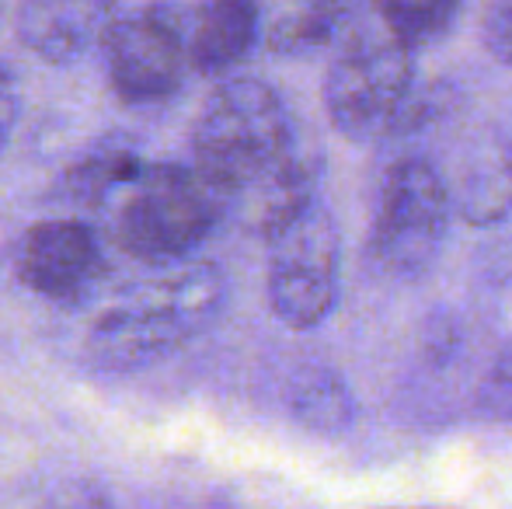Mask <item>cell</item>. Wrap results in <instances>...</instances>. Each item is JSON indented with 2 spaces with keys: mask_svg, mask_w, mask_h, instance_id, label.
I'll return each mask as SVG.
<instances>
[{
  "mask_svg": "<svg viewBox=\"0 0 512 509\" xmlns=\"http://www.w3.org/2000/svg\"><path fill=\"white\" fill-rule=\"evenodd\" d=\"M220 196L182 164H150L119 189L115 245L147 265L189 258L220 224Z\"/></svg>",
  "mask_w": 512,
  "mask_h": 509,
  "instance_id": "obj_4",
  "label": "cell"
},
{
  "mask_svg": "<svg viewBox=\"0 0 512 509\" xmlns=\"http://www.w3.org/2000/svg\"><path fill=\"white\" fill-rule=\"evenodd\" d=\"M18 109H21V98H18V81H14V70L7 63H0V154L4 147L11 143L14 126H18Z\"/></svg>",
  "mask_w": 512,
  "mask_h": 509,
  "instance_id": "obj_16",
  "label": "cell"
},
{
  "mask_svg": "<svg viewBox=\"0 0 512 509\" xmlns=\"http://www.w3.org/2000/svg\"><path fill=\"white\" fill-rule=\"evenodd\" d=\"M304 143L276 88L258 77H227L196 119V175L220 196V203H241Z\"/></svg>",
  "mask_w": 512,
  "mask_h": 509,
  "instance_id": "obj_2",
  "label": "cell"
},
{
  "mask_svg": "<svg viewBox=\"0 0 512 509\" xmlns=\"http://www.w3.org/2000/svg\"><path fill=\"white\" fill-rule=\"evenodd\" d=\"M453 199L439 171L422 157H401L380 182L370 252L394 276H418L446 241Z\"/></svg>",
  "mask_w": 512,
  "mask_h": 509,
  "instance_id": "obj_5",
  "label": "cell"
},
{
  "mask_svg": "<svg viewBox=\"0 0 512 509\" xmlns=\"http://www.w3.org/2000/svg\"><path fill=\"white\" fill-rule=\"evenodd\" d=\"M115 0H21L14 11L18 42L53 67H70L102 46Z\"/></svg>",
  "mask_w": 512,
  "mask_h": 509,
  "instance_id": "obj_9",
  "label": "cell"
},
{
  "mask_svg": "<svg viewBox=\"0 0 512 509\" xmlns=\"http://www.w3.org/2000/svg\"><path fill=\"white\" fill-rule=\"evenodd\" d=\"M380 25L411 53L432 46L453 28L460 14V0H366Z\"/></svg>",
  "mask_w": 512,
  "mask_h": 509,
  "instance_id": "obj_12",
  "label": "cell"
},
{
  "mask_svg": "<svg viewBox=\"0 0 512 509\" xmlns=\"http://www.w3.org/2000/svg\"><path fill=\"white\" fill-rule=\"evenodd\" d=\"M108 84L126 105H161L178 95L189 70L185 32L175 14L161 7H136L115 14L105 28Z\"/></svg>",
  "mask_w": 512,
  "mask_h": 509,
  "instance_id": "obj_7",
  "label": "cell"
},
{
  "mask_svg": "<svg viewBox=\"0 0 512 509\" xmlns=\"http://www.w3.org/2000/svg\"><path fill=\"white\" fill-rule=\"evenodd\" d=\"M366 0H265L262 39L279 56H304L328 46Z\"/></svg>",
  "mask_w": 512,
  "mask_h": 509,
  "instance_id": "obj_11",
  "label": "cell"
},
{
  "mask_svg": "<svg viewBox=\"0 0 512 509\" xmlns=\"http://www.w3.org/2000/svg\"><path fill=\"white\" fill-rule=\"evenodd\" d=\"M18 276L39 297L77 304L105 276V248L81 220H46L21 241Z\"/></svg>",
  "mask_w": 512,
  "mask_h": 509,
  "instance_id": "obj_8",
  "label": "cell"
},
{
  "mask_svg": "<svg viewBox=\"0 0 512 509\" xmlns=\"http://www.w3.org/2000/svg\"><path fill=\"white\" fill-rule=\"evenodd\" d=\"M262 39V0H199L185 35L189 67L203 77H227Z\"/></svg>",
  "mask_w": 512,
  "mask_h": 509,
  "instance_id": "obj_10",
  "label": "cell"
},
{
  "mask_svg": "<svg viewBox=\"0 0 512 509\" xmlns=\"http://www.w3.org/2000/svg\"><path fill=\"white\" fill-rule=\"evenodd\" d=\"M227 279L206 258L157 262L95 318L88 356L102 370H140L178 353L223 311Z\"/></svg>",
  "mask_w": 512,
  "mask_h": 509,
  "instance_id": "obj_1",
  "label": "cell"
},
{
  "mask_svg": "<svg viewBox=\"0 0 512 509\" xmlns=\"http://www.w3.org/2000/svg\"><path fill=\"white\" fill-rule=\"evenodd\" d=\"M478 408L488 419L512 422V346L495 360V367L488 370V377L481 381Z\"/></svg>",
  "mask_w": 512,
  "mask_h": 509,
  "instance_id": "obj_14",
  "label": "cell"
},
{
  "mask_svg": "<svg viewBox=\"0 0 512 509\" xmlns=\"http://www.w3.org/2000/svg\"><path fill=\"white\" fill-rule=\"evenodd\" d=\"M143 168V157L133 147L122 143H108L98 147L95 154H88L74 171H70V189L77 192V199L84 203H105L112 192H119L136 171Z\"/></svg>",
  "mask_w": 512,
  "mask_h": 509,
  "instance_id": "obj_13",
  "label": "cell"
},
{
  "mask_svg": "<svg viewBox=\"0 0 512 509\" xmlns=\"http://www.w3.org/2000/svg\"><path fill=\"white\" fill-rule=\"evenodd\" d=\"M481 35H485L488 53L512 70V0H485Z\"/></svg>",
  "mask_w": 512,
  "mask_h": 509,
  "instance_id": "obj_15",
  "label": "cell"
},
{
  "mask_svg": "<svg viewBox=\"0 0 512 509\" xmlns=\"http://www.w3.org/2000/svg\"><path fill=\"white\" fill-rule=\"evenodd\" d=\"M324 74V109L345 140L370 143L405 119L415 91V60L363 4L342 28Z\"/></svg>",
  "mask_w": 512,
  "mask_h": 509,
  "instance_id": "obj_3",
  "label": "cell"
},
{
  "mask_svg": "<svg viewBox=\"0 0 512 509\" xmlns=\"http://www.w3.org/2000/svg\"><path fill=\"white\" fill-rule=\"evenodd\" d=\"M269 304L283 325L307 332L331 314L338 297V227L321 203L269 238Z\"/></svg>",
  "mask_w": 512,
  "mask_h": 509,
  "instance_id": "obj_6",
  "label": "cell"
},
{
  "mask_svg": "<svg viewBox=\"0 0 512 509\" xmlns=\"http://www.w3.org/2000/svg\"><path fill=\"white\" fill-rule=\"evenodd\" d=\"M39 509H108V499L98 489H74V492H63V496L49 499V503Z\"/></svg>",
  "mask_w": 512,
  "mask_h": 509,
  "instance_id": "obj_17",
  "label": "cell"
}]
</instances>
